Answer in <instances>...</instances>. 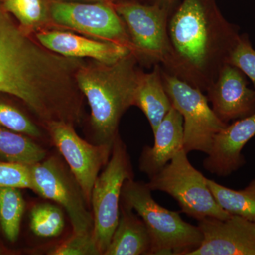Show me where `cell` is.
<instances>
[{"instance_id":"4fadbf2b","label":"cell","mask_w":255,"mask_h":255,"mask_svg":"<svg viewBox=\"0 0 255 255\" xmlns=\"http://www.w3.org/2000/svg\"><path fill=\"white\" fill-rule=\"evenodd\" d=\"M213 111L225 124L255 113V92L237 67L226 63L206 90Z\"/></svg>"},{"instance_id":"8992f818","label":"cell","mask_w":255,"mask_h":255,"mask_svg":"<svg viewBox=\"0 0 255 255\" xmlns=\"http://www.w3.org/2000/svg\"><path fill=\"white\" fill-rule=\"evenodd\" d=\"M130 179H133V172L130 155L119 134L114 140L110 158L92 191L93 238L100 255L108 248L118 225L122 189Z\"/></svg>"},{"instance_id":"3957f363","label":"cell","mask_w":255,"mask_h":255,"mask_svg":"<svg viewBox=\"0 0 255 255\" xmlns=\"http://www.w3.org/2000/svg\"><path fill=\"white\" fill-rule=\"evenodd\" d=\"M130 52L112 64H83L75 75L77 84L91 110L95 144L113 145L124 114L135 105L141 70Z\"/></svg>"},{"instance_id":"7c38bea8","label":"cell","mask_w":255,"mask_h":255,"mask_svg":"<svg viewBox=\"0 0 255 255\" xmlns=\"http://www.w3.org/2000/svg\"><path fill=\"white\" fill-rule=\"evenodd\" d=\"M202 241L188 255H255V223L236 215L198 221Z\"/></svg>"},{"instance_id":"52a82bcc","label":"cell","mask_w":255,"mask_h":255,"mask_svg":"<svg viewBox=\"0 0 255 255\" xmlns=\"http://www.w3.org/2000/svg\"><path fill=\"white\" fill-rule=\"evenodd\" d=\"M176 3L152 0L113 4L127 27L131 53L138 63L147 66L163 63L169 48V18Z\"/></svg>"},{"instance_id":"f546056e","label":"cell","mask_w":255,"mask_h":255,"mask_svg":"<svg viewBox=\"0 0 255 255\" xmlns=\"http://www.w3.org/2000/svg\"><path fill=\"white\" fill-rule=\"evenodd\" d=\"M157 1H166V2L169 3H176L179 0H157Z\"/></svg>"},{"instance_id":"4316f807","label":"cell","mask_w":255,"mask_h":255,"mask_svg":"<svg viewBox=\"0 0 255 255\" xmlns=\"http://www.w3.org/2000/svg\"><path fill=\"white\" fill-rule=\"evenodd\" d=\"M52 255H100L93 233H74L67 241L50 252Z\"/></svg>"},{"instance_id":"603a6c76","label":"cell","mask_w":255,"mask_h":255,"mask_svg":"<svg viewBox=\"0 0 255 255\" xmlns=\"http://www.w3.org/2000/svg\"><path fill=\"white\" fill-rule=\"evenodd\" d=\"M30 227L32 232L38 237H57L65 227L63 211L53 204H37L31 209Z\"/></svg>"},{"instance_id":"cb8c5ba5","label":"cell","mask_w":255,"mask_h":255,"mask_svg":"<svg viewBox=\"0 0 255 255\" xmlns=\"http://www.w3.org/2000/svg\"><path fill=\"white\" fill-rule=\"evenodd\" d=\"M0 126L32 138H38L42 135L39 128L21 111L1 102H0Z\"/></svg>"},{"instance_id":"d6986e66","label":"cell","mask_w":255,"mask_h":255,"mask_svg":"<svg viewBox=\"0 0 255 255\" xmlns=\"http://www.w3.org/2000/svg\"><path fill=\"white\" fill-rule=\"evenodd\" d=\"M207 184L215 199L224 211L255 223V179L239 190L224 187L208 178Z\"/></svg>"},{"instance_id":"83f0119b","label":"cell","mask_w":255,"mask_h":255,"mask_svg":"<svg viewBox=\"0 0 255 255\" xmlns=\"http://www.w3.org/2000/svg\"><path fill=\"white\" fill-rule=\"evenodd\" d=\"M68 1H83V2H106L113 4L112 0H62Z\"/></svg>"},{"instance_id":"9a60e30c","label":"cell","mask_w":255,"mask_h":255,"mask_svg":"<svg viewBox=\"0 0 255 255\" xmlns=\"http://www.w3.org/2000/svg\"><path fill=\"white\" fill-rule=\"evenodd\" d=\"M38 43L47 49L70 58H92L99 63L112 64L129 54L127 47L110 41H99L69 32L41 31L36 34Z\"/></svg>"},{"instance_id":"f1b7e54d","label":"cell","mask_w":255,"mask_h":255,"mask_svg":"<svg viewBox=\"0 0 255 255\" xmlns=\"http://www.w3.org/2000/svg\"><path fill=\"white\" fill-rule=\"evenodd\" d=\"M112 3L116 4V3L124 2V1H151L152 0H112Z\"/></svg>"},{"instance_id":"44dd1931","label":"cell","mask_w":255,"mask_h":255,"mask_svg":"<svg viewBox=\"0 0 255 255\" xmlns=\"http://www.w3.org/2000/svg\"><path fill=\"white\" fill-rule=\"evenodd\" d=\"M25 201L19 189L0 188V226L8 241H17Z\"/></svg>"},{"instance_id":"6da1fadb","label":"cell","mask_w":255,"mask_h":255,"mask_svg":"<svg viewBox=\"0 0 255 255\" xmlns=\"http://www.w3.org/2000/svg\"><path fill=\"white\" fill-rule=\"evenodd\" d=\"M82 64L33 41L0 0V93L21 100L44 124L67 122L80 102Z\"/></svg>"},{"instance_id":"ba28073f","label":"cell","mask_w":255,"mask_h":255,"mask_svg":"<svg viewBox=\"0 0 255 255\" xmlns=\"http://www.w3.org/2000/svg\"><path fill=\"white\" fill-rule=\"evenodd\" d=\"M162 77L172 107L183 118L184 150L187 153L199 151L207 155L216 134L228 124L210 107L204 92L167 73L162 67Z\"/></svg>"},{"instance_id":"7402d4cb","label":"cell","mask_w":255,"mask_h":255,"mask_svg":"<svg viewBox=\"0 0 255 255\" xmlns=\"http://www.w3.org/2000/svg\"><path fill=\"white\" fill-rule=\"evenodd\" d=\"M52 0H1L4 9L25 31L34 30L50 17Z\"/></svg>"},{"instance_id":"7a4b0ae2","label":"cell","mask_w":255,"mask_h":255,"mask_svg":"<svg viewBox=\"0 0 255 255\" xmlns=\"http://www.w3.org/2000/svg\"><path fill=\"white\" fill-rule=\"evenodd\" d=\"M168 36L162 68L206 92L228 63L241 34L223 16L216 0H181L169 16Z\"/></svg>"},{"instance_id":"5b68a950","label":"cell","mask_w":255,"mask_h":255,"mask_svg":"<svg viewBox=\"0 0 255 255\" xmlns=\"http://www.w3.org/2000/svg\"><path fill=\"white\" fill-rule=\"evenodd\" d=\"M149 179L146 184L151 191L167 193L177 201L182 213L198 221L231 216L218 204L208 186L207 178L190 163L184 149Z\"/></svg>"},{"instance_id":"5bb4252c","label":"cell","mask_w":255,"mask_h":255,"mask_svg":"<svg viewBox=\"0 0 255 255\" xmlns=\"http://www.w3.org/2000/svg\"><path fill=\"white\" fill-rule=\"evenodd\" d=\"M255 136V113L228 124L216 134L203 165L210 173L230 175L245 164L242 151Z\"/></svg>"},{"instance_id":"484cf974","label":"cell","mask_w":255,"mask_h":255,"mask_svg":"<svg viewBox=\"0 0 255 255\" xmlns=\"http://www.w3.org/2000/svg\"><path fill=\"white\" fill-rule=\"evenodd\" d=\"M228 63L237 67L251 80L255 92V50L246 33L241 34Z\"/></svg>"},{"instance_id":"2e32d148","label":"cell","mask_w":255,"mask_h":255,"mask_svg":"<svg viewBox=\"0 0 255 255\" xmlns=\"http://www.w3.org/2000/svg\"><path fill=\"white\" fill-rule=\"evenodd\" d=\"M153 134V146L143 147L139 161L140 170L149 177L159 172L179 151L184 149V122L182 115L172 107Z\"/></svg>"},{"instance_id":"8fae6325","label":"cell","mask_w":255,"mask_h":255,"mask_svg":"<svg viewBox=\"0 0 255 255\" xmlns=\"http://www.w3.org/2000/svg\"><path fill=\"white\" fill-rule=\"evenodd\" d=\"M46 127L90 206L92 188L110 158L112 145L89 143L79 136L73 125L65 122H50Z\"/></svg>"},{"instance_id":"ffe728a7","label":"cell","mask_w":255,"mask_h":255,"mask_svg":"<svg viewBox=\"0 0 255 255\" xmlns=\"http://www.w3.org/2000/svg\"><path fill=\"white\" fill-rule=\"evenodd\" d=\"M0 156L9 162L32 165L46 158V152L32 137L0 126Z\"/></svg>"},{"instance_id":"e0dca14e","label":"cell","mask_w":255,"mask_h":255,"mask_svg":"<svg viewBox=\"0 0 255 255\" xmlns=\"http://www.w3.org/2000/svg\"><path fill=\"white\" fill-rule=\"evenodd\" d=\"M152 243L147 228L133 210L120 205V217L104 255H151Z\"/></svg>"},{"instance_id":"d4e9b609","label":"cell","mask_w":255,"mask_h":255,"mask_svg":"<svg viewBox=\"0 0 255 255\" xmlns=\"http://www.w3.org/2000/svg\"><path fill=\"white\" fill-rule=\"evenodd\" d=\"M29 189L33 191L31 165L15 162H0V188Z\"/></svg>"},{"instance_id":"9c48e42d","label":"cell","mask_w":255,"mask_h":255,"mask_svg":"<svg viewBox=\"0 0 255 255\" xmlns=\"http://www.w3.org/2000/svg\"><path fill=\"white\" fill-rule=\"evenodd\" d=\"M33 191L59 204L68 213L74 233H93V215L71 171L55 157L31 165Z\"/></svg>"},{"instance_id":"30bf717a","label":"cell","mask_w":255,"mask_h":255,"mask_svg":"<svg viewBox=\"0 0 255 255\" xmlns=\"http://www.w3.org/2000/svg\"><path fill=\"white\" fill-rule=\"evenodd\" d=\"M50 14L62 26L123 45L131 52L127 27L113 4L52 0Z\"/></svg>"},{"instance_id":"ac0fdd59","label":"cell","mask_w":255,"mask_h":255,"mask_svg":"<svg viewBox=\"0 0 255 255\" xmlns=\"http://www.w3.org/2000/svg\"><path fill=\"white\" fill-rule=\"evenodd\" d=\"M153 67L150 73L140 72L134 106L142 111L154 132L172 105L164 88L162 66L157 64Z\"/></svg>"},{"instance_id":"277c9868","label":"cell","mask_w":255,"mask_h":255,"mask_svg":"<svg viewBox=\"0 0 255 255\" xmlns=\"http://www.w3.org/2000/svg\"><path fill=\"white\" fill-rule=\"evenodd\" d=\"M121 204L141 218L152 243L151 255H188L202 241L198 226L187 223L180 214L159 205L147 184L134 179L124 183Z\"/></svg>"}]
</instances>
